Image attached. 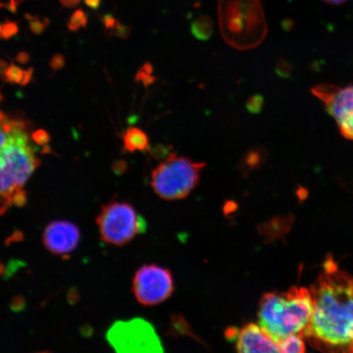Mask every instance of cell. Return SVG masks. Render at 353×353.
<instances>
[{"label":"cell","instance_id":"6da1fadb","mask_svg":"<svg viewBox=\"0 0 353 353\" xmlns=\"http://www.w3.org/2000/svg\"><path fill=\"white\" fill-rule=\"evenodd\" d=\"M310 289L313 312L303 335L322 353H353V276L333 260Z\"/></svg>","mask_w":353,"mask_h":353},{"label":"cell","instance_id":"7a4b0ae2","mask_svg":"<svg viewBox=\"0 0 353 353\" xmlns=\"http://www.w3.org/2000/svg\"><path fill=\"white\" fill-rule=\"evenodd\" d=\"M39 164L28 123L4 114L0 120V215L26 204L24 185Z\"/></svg>","mask_w":353,"mask_h":353},{"label":"cell","instance_id":"3957f363","mask_svg":"<svg viewBox=\"0 0 353 353\" xmlns=\"http://www.w3.org/2000/svg\"><path fill=\"white\" fill-rule=\"evenodd\" d=\"M312 312L310 290L294 286L285 292L263 295L259 305V325L276 341L290 335L303 338L310 325Z\"/></svg>","mask_w":353,"mask_h":353},{"label":"cell","instance_id":"277c9868","mask_svg":"<svg viewBox=\"0 0 353 353\" xmlns=\"http://www.w3.org/2000/svg\"><path fill=\"white\" fill-rule=\"evenodd\" d=\"M219 22L224 41L239 50L257 48L268 34L259 0H219Z\"/></svg>","mask_w":353,"mask_h":353},{"label":"cell","instance_id":"5b68a950","mask_svg":"<svg viewBox=\"0 0 353 353\" xmlns=\"http://www.w3.org/2000/svg\"><path fill=\"white\" fill-rule=\"evenodd\" d=\"M205 166L204 162L193 161L171 153L152 172V188L163 200H182L198 186Z\"/></svg>","mask_w":353,"mask_h":353},{"label":"cell","instance_id":"8992f818","mask_svg":"<svg viewBox=\"0 0 353 353\" xmlns=\"http://www.w3.org/2000/svg\"><path fill=\"white\" fill-rule=\"evenodd\" d=\"M97 224L101 239L114 245L127 244L147 229V223L134 207L119 201L103 206Z\"/></svg>","mask_w":353,"mask_h":353},{"label":"cell","instance_id":"52a82bcc","mask_svg":"<svg viewBox=\"0 0 353 353\" xmlns=\"http://www.w3.org/2000/svg\"><path fill=\"white\" fill-rule=\"evenodd\" d=\"M108 341L116 353H165L156 330L142 319L116 322Z\"/></svg>","mask_w":353,"mask_h":353},{"label":"cell","instance_id":"ba28073f","mask_svg":"<svg viewBox=\"0 0 353 353\" xmlns=\"http://www.w3.org/2000/svg\"><path fill=\"white\" fill-rule=\"evenodd\" d=\"M174 290L173 276L169 269L158 265H144L132 281V292L144 306L157 305L169 299Z\"/></svg>","mask_w":353,"mask_h":353},{"label":"cell","instance_id":"9c48e42d","mask_svg":"<svg viewBox=\"0 0 353 353\" xmlns=\"http://www.w3.org/2000/svg\"><path fill=\"white\" fill-rule=\"evenodd\" d=\"M312 92L336 121L343 138L353 141V85L341 88L321 83L313 87Z\"/></svg>","mask_w":353,"mask_h":353},{"label":"cell","instance_id":"30bf717a","mask_svg":"<svg viewBox=\"0 0 353 353\" xmlns=\"http://www.w3.org/2000/svg\"><path fill=\"white\" fill-rule=\"evenodd\" d=\"M81 233L76 225L66 221H56L48 225L43 235L46 248L51 253L66 256L79 245Z\"/></svg>","mask_w":353,"mask_h":353},{"label":"cell","instance_id":"8fae6325","mask_svg":"<svg viewBox=\"0 0 353 353\" xmlns=\"http://www.w3.org/2000/svg\"><path fill=\"white\" fill-rule=\"evenodd\" d=\"M235 336L237 353H281L279 342L259 324L243 326Z\"/></svg>","mask_w":353,"mask_h":353},{"label":"cell","instance_id":"7c38bea8","mask_svg":"<svg viewBox=\"0 0 353 353\" xmlns=\"http://www.w3.org/2000/svg\"><path fill=\"white\" fill-rule=\"evenodd\" d=\"M268 154L267 150L254 148L250 149L241 158L239 170L243 176H250L254 171L258 170L265 164Z\"/></svg>","mask_w":353,"mask_h":353},{"label":"cell","instance_id":"4fadbf2b","mask_svg":"<svg viewBox=\"0 0 353 353\" xmlns=\"http://www.w3.org/2000/svg\"><path fill=\"white\" fill-rule=\"evenodd\" d=\"M123 148L130 152H148L150 148L149 139L145 132L139 128L130 127L123 137Z\"/></svg>","mask_w":353,"mask_h":353},{"label":"cell","instance_id":"5bb4252c","mask_svg":"<svg viewBox=\"0 0 353 353\" xmlns=\"http://www.w3.org/2000/svg\"><path fill=\"white\" fill-rule=\"evenodd\" d=\"M190 30L198 41H209L214 33V22L209 16L201 15L192 22Z\"/></svg>","mask_w":353,"mask_h":353},{"label":"cell","instance_id":"9a60e30c","mask_svg":"<svg viewBox=\"0 0 353 353\" xmlns=\"http://www.w3.org/2000/svg\"><path fill=\"white\" fill-rule=\"evenodd\" d=\"M33 77V68L28 70H22L15 65L8 66L6 70V77L8 82L17 83V85H26L32 81Z\"/></svg>","mask_w":353,"mask_h":353},{"label":"cell","instance_id":"2e32d148","mask_svg":"<svg viewBox=\"0 0 353 353\" xmlns=\"http://www.w3.org/2000/svg\"><path fill=\"white\" fill-rule=\"evenodd\" d=\"M88 23V16L82 10H77L70 16L68 23L70 32H77L81 28H85Z\"/></svg>","mask_w":353,"mask_h":353},{"label":"cell","instance_id":"e0dca14e","mask_svg":"<svg viewBox=\"0 0 353 353\" xmlns=\"http://www.w3.org/2000/svg\"><path fill=\"white\" fill-rule=\"evenodd\" d=\"M153 66L151 63H145L136 74V81H142L144 85H151L156 81V77H152Z\"/></svg>","mask_w":353,"mask_h":353},{"label":"cell","instance_id":"ac0fdd59","mask_svg":"<svg viewBox=\"0 0 353 353\" xmlns=\"http://www.w3.org/2000/svg\"><path fill=\"white\" fill-rule=\"evenodd\" d=\"M264 99L262 95L255 94L250 97L246 103V109L251 114H259L262 112Z\"/></svg>","mask_w":353,"mask_h":353},{"label":"cell","instance_id":"d6986e66","mask_svg":"<svg viewBox=\"0 0 353 353\" xmlns=\"http://www.w3.org/2000/svg\"><path fill=\"white\" fill-rule=\"evenodd\" d=\"M276 73L281 77H288L292 70V65L288 61L279 59L276 64Z\"/></svg>","mask_w":353,"mask_h":353},{"label":"cell","instance_id":"ffe728a7","mask_svg":"<svg viewBox=\"0 0 353 353\" xmlns=\"http://www.w3.org/2000/svg\"><path fill=\"white\" fill-rule=\"evenodd\" d=\"M48 25H50V20L48 19H43V21L37 19L30 21V30L34 34H41Z\"/></svg>","mask_w":353,"mask_h":353},{"label":"cell","instance_id":"44dd1931","mask_svg":"<svg viewBox=\"0 0 353 353\" xmlns=\"http://www.w3.org/2000/svg\"><path fill=\"white\" fill-rule=\"evenodd\" d=\"M19 26L17 22L7 21L3 25L2 38L4 39H10L19 33Z\"/></svg>","mask_w":353,"mask_h":353},{"label":"cell","instance_id":"7402d4cb","mask_svg":"<svg viewBox=\"0 0 353 353\" xmlns=\"http://www.w3.org/2000/svg\"><path fill=\"white\" fill-rule=\"evenodd\" d=\"M101 20L103 21L105 30H107V32L110 30V33L112 32L113 30L117 28L119 24L121 23V21L117 20L116 17H114L110 13H108V14L101 17Z\"/></svg>","mask_w":353,"mask_h":353},{"label":"cell","instance_id":"603a6c76","mask_svg":"<svg viewBox=\"0 0 353 353\" xmlns=\"http://www.w3.org/2000/svg\"><path fill=\"white\" fill-rule=\"evenodd\" d=\"M170 148V145H159L154 149L150 150V151L152 152L154 158L164 159V160H165V159L171 154Z\"/></svg>","mask_w":353,"mask_h":353},{"label":"cell","instance_id":"cb8c5ba5","mask_svg":"<svg viewBox=\"0 0 353 353\" xmlns=\"http://www.w3.org/2000/svg\"><path fill=\"white\" fill-rule=\"evenodd\" d=\"M32 139L38 145H47L50 140V136L46 130H39L33 132Z\"/></svg>","mask_w":353,"mask_h":353},{"label":"cell","instance_id":"d4e9b609","mask_svg":"<svg viewBox=\"0 0 353 353\" xmlns=\"http://www.w3.org/2000/svg\"><path fill=\"white\" fill-rule=\"evenodd\" d=\"M131 30L132 29L130 26L123 25L121 22L117 28L112 32H110V34H113L114 37L122 39H125L130 37Z\"/></svg>","mask_w":353,"mask_h":353},{"label":"cell","instance_id":"484cf974","mask_svg":"<svg viewBox=\"0 0 353 353\" xmlns=\"http://www.w3.org/2000/svg\"><path fill=\"white\" fill-rule=\"evenodd\" d=\"M65 64V57L61 54H56L55 56L52 57L50 63V68L54 70H60L64 68Z\"/></svg>","mask_w":353,"mask_h":353},{"label":"cell","instance_id":"4316f807","mask_svg":"<svg viewBox=\"0 0 353 353\" xmlns=\"http://www.w3.org/2000/svg\"><path fill=\"white\" fill-rule=\"evenodd\" d=\"M294 21L291 19H285L281 21V28L287 32L292 30L294 28Z\"/></svg>","mask_w":353,"mask_h":353},{"label":"cell","instance_id":"83f0119b","mask_svg":"<svg viewBox=\"0 0 353 353\" xmlns=\"http://www.w3.org/2000/svg\"><path fill=\"white\" fill-rule=\"evenodd\" d=\"M60 3L65 8H76L81 3V0H59Z\"/></svg>","mask_w":353,"mask_h":353},{"label":"cell","instance_id":"f1b7e54d","mask_svg":"<svg viewBox=\"0 0 353 353\" xmlns=\"http://www.w3.org/2000/svg\"><path fill=\"white\" fill-rule=\"evenodd\" d=\"M16 60L21 64L28 63L30 60V56L28 52H21L17 55Z\"/></svg>","mask_w":353,"mask_h":353},{"label":"cell","instance_id":"f546056e","mask_svg":"<svg viewBox=\"0 0 353 353\" xmlns=\"http://www.w3.org/2000/svg\"><path fill=\"white\" fill-rule=\"evenodd\" d=\"M101 0H85V3L88 8H92L94 10H98Z\"/></svg>","mask_w":353,"mask_h":353},{"label":"cell","instance_id":"4dcf8cb0","mask_svg":"<svg viewBox=\"0 0 353 353\" xmlns=\"http://www.w3.org/2000/svg\"><path fill=\"white\" fill-rule=\"evenodd\" d=\"M17 3L19 2H17L16 0H10V3L6 4V8L8 12L17 13Z\"/></svg>","mask_w":353,"mask_h":353},{"label":"cell","instance_id":"1f68e13d","mask_svg":"<svg viewBox=\"0 0 353 353\" xmlns=\"http://www.w3.org/2000/svg\"><path fill=\"white\" fill-rule=\"evenodd\" d=\"M8 66L10 65H8L6 61L0 59V78L6 77V73Z\"/></svg>","mask_w":353,"mask_h":353},{"label":"cell","instance_id":"d6a6232c","mask_svg":"<svg viewBox=\"0 0 353 353\" xmlns=\"http://www.w3.org/2000/svg\"><path fill=\"white\" fill-rule=\"evenodd\" d=\"M322 1H324L325 3H328L330 4H341L344 2H346L347 0H322Z\"/></svg>","mask_w":353,"mask_h":353},{"label":"cell","instance_id":"836d02e7","mask_svg":"<svg viewBox=\"0 0 353 353\" xmlns=\"http://www.w3.org/2000/svg\"><path fill=\"white\" fill-rule=\"evenodd\" d=\"M3 25L0 24V38H2Z\"/></svg>","mask_w":353,"mask_h":353},{"label":"cell","instance_id":"e575fe53","mask_svg":"<svg viewBox=\"0 0 353 353\" xmlns=\"http://www.w3.org/2000/svg\"><path fill=\"white\" fill-rule=\"evenodd\" d=\"M4 6H4V4H3V3H0V8H3V7H4Z\"/></svg>","mask_w":353,"mask_h":353},{"label":"cell","instance_id":"d590c367","mask_svg":"<svg viewBox=\"0 0 353 353\" xmlns=\"http://www.w3.org/2000/svg\"><path fill=\"white\" fill-rule=\"evenodd\" d=\"M1 100H2V96H1V94H0V101H1Z\"/></svg>","mask_w":353,"mask_h":353},{"label":"cell","instance_id":"8d00e7d4","mask_svg":"<svg viewBox=\"0 0 353 353\" xmlns=\"http://www.w3.org/2000/svg\"><path fill=\"white\" fill-rule=\"evenodd\" d=\"M39 353H47V352H39Z\"/></svg>","mask_w":353,"mask_h":353}]
</instances>
